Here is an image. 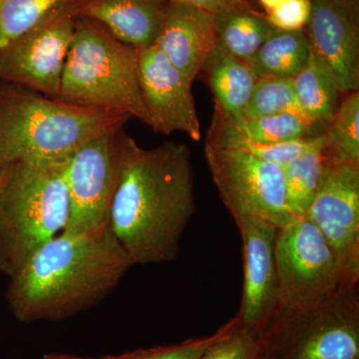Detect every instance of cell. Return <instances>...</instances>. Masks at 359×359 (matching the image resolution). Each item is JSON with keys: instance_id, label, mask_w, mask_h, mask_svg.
Returning <instances> with one entry per match:
<instances>
[{"instance_id": "1", "label": "cell", "mask_w": 359, "mask_h": 359, "mask_svg": "<svg viewBox=\"0 0 359 359\" xmlns=\"http://www.w3.org/2000/svg\"><path fill=\"white\" fill-rule=\"evenodd\" d=\"M191 150L169 141L144 149L135 143L111 207L109 226L132 266L178 259L196 214Z\"/></svg>"}, {"instance_id": "2", "label": "cell", "mask_w": 359, "mask_h": 359, "mask_svg": "<svg viewBox=\"0 0 359 359\" xmlns=\"http://www.w3.org/2000/svg\"><path fill=\"white\" fill-rule=\"evenodd\" d=\"M132 266L110 226L97 233L61 231L9 278L7 306L22 323L66 320L102 302Z\"/></svg>"}, {"instance_id": "3", "label": "cell", "mask_w": 359, "mask_h": 359, "mask_svg": "<svg viewBox=\"0 0 359 359\" xmlns=\"http://www.w3.org/2000/svg\"><path fill=\"white\" fill-rule=\"evenodd\" d=\"M129 120L0 80V167L26 161L68 160L91 139Z\"/></svg>"}, {"instance_id": "4", "label": "cell", "mask_w": 359, "mask_h": 359, "mask_svg": "<svg viewBox=\"0 0 359 359\" xmlns=\"http://www.w3.org/2000/svg\"><path fill=\"white\" fill-rule=\"evenodd\" d=\"M68 160L0 167V273L8 278L65 230L69 212Z\"/></svg>"}, {"instance_id": "5", "label": "cell", "mask_w": 359, "mask_h": 359, "mask_svg": "<svg viewBox=\"0 0 359 359\" xmlns=\"http://www.w3.org/2000/svg\"><path fill=\"white\" fill-rule=\"evenodd\" d=\"M58 99L151 127L139 81V49L89 18L76 16Z\"/></svg>"}, {"instance_id": "6", "label": "cell", "mask_w": 359, "mask_h": 359, "mask_svg": "<svg viewBox=\"0 0 359 359\" xmlns=\"http://www.w3.org/2000/svg\"><path fill=\"white\" fill-rule=\"evenodd\" d=\"M257 339L263 359H359L358 287L276 311Z\"/></svg>"}, {"instance_id": "7", "label": "cell", "mask_w": 359, "mask_h": 359, "mask_svg": "<svg viewBox=\"0 0 359 359\" xmlns=\"http://www.w3.org/2000/svg\"><path fill=\"white\" fill-rule=\"evenodd\" d=\"M135 143L124 126L117 127L71 156L66 170L69 212L63 231L97 233L109 226L113 200Z\"/></svg>"}, {"instance_id": "8", "label": "cell", "mask_w": 359, "mask_h": 359, "mask_svg": "<svg viewBox=\"0 0 359 359\" xmlns=\"http://www.w3.org/2000/svg\"><path fill=\"white\" fill-rule=\"evenodd\" d=\"M205 157L233 221L257 218L280 229L294 221L285 199L282 167L245 151L205 143Z\"/></svg>"}, {"instance_id": "9", "label": "cell", "mask_w": 359, "mask_h": 359, "mask_svg": "<svg viewBox=\"0 0 359 359\" xmlns=\"http://www.w3.org/2000/svg\"><path fill=\"white\" fill-rule=\"evenodd\" d=\"M275 261L278 311L311 306L341 290L351 289L344 285L327 240L306 216L278 229Z\"/></svg>"}, {"instance_id": "10", "label": "cell", "mask_w": 359, "mask_h": 359, "mask_svg": "<svg viewBox=\"0 0 359 359\" xmlns=\"http://www.w3.org/2000/svg\"><path fill=\"white\" fill-rule=\"evenodd\" d=\"M306 217L334 252L344 285L358 287L359 162H342L325 156Z\"/></svg>"}, {"instance_id": "11", "label": "cell", "mask_w": 359, "mask_h": 359, "mask_svg": "<svg viewBox=\"0 0 359 359\" xmlns=\"http://www.w3.org/2000/svg\"><path fill=\"white\" fill-rule=\"evenodd\" d=\"M75 21V4L63 7L1 49L0 80L58 99Z\"/></svg>"}, {"instance_id": "12", "label": "cell", "mask_w": 359, "mask_h": 359, "mask_svg": "<svg viewBox=\"0 0 359 359\" xmlns=\"http://www.w3.org/2000/svg\"><path fill=\"white\" fill-rule=\"evenodd\" d=\"M139 81L155 133L180 132L194 141L202 139L193 83L156 45L139 49Z\"/></svg>"}, {"instance_id": "13", "label": "cell", "mask_w": 359, "mask_h": 359, "mask_svg": "<svg viewBox=\"0 0 359 359\" xmlns=\"http://www.w3.org/2000/svg\"><path fill=\"white\" fill-rule=\"evenodd\" d=\"M243 242L244 282L242 302L236 314L238 325L259 337L278 309L273 224L257 218L236 222Z\"/></svg>"}, {"instance_id": "14", "label": "cell", "mask_w": 359, "mask_h": 359, "mask_svg": "<svg viewBox=\"0 0 359 359\" xmlns=\"http://www.w3.org/2000/svg\"><path fill=\"white\" fill-rule=\"evenodd\" d=\"M308 27L311 50L328 66L340 93L358 91V23L332 0H311Z\"/></svg>"}, {"instance_id": "15", "label": "cell", "mask_w": 359, "mask_h": 359, "mask_svg": "<svg viewBox=\"0 0 359 359\" xmlns=\"http://www.w3.org/2000/svg\"><path fill=\"white\" fill-rule=\"evenodd\" d=\"M154 45L193 83L217 46L215 13L189 4L168 2Z\"/></svg>"}, {"instance_id": "16", "label": "cell", "mask_w": 359, "mask_h": 359, "mask_svg": "<svg viewBox=\"0 0 359 359\" xmlns=\"http://www.w3.org/2000/svg\"><path fill=\"white\" fill-rule=\"evenodd\" d=\"M168 0H77V18L100 23L123 43L137 49L154 45Z\"/></svg>"}, {"instance_id": "17", "label": "cell", "mask_w": 359, "mask_h": 359, "mask_svg": "<svg viewBox=\"0 0 359 359\" xmlns=\"http://www.w3.org/2000/svg\"><path fill=\"white\" fill-rule=\"evenodd\" d=\"M203 70L216 102L215 115L224 119L240 117L259 79L252 65L216 46Z\"/></svg>"}, {"instance_id": "18", "label": "cell", "mask_w": 359, "mask_h": 359, "mask_svg": "<svg viewBox=\"0 0 359 359\" xmlns=\"http://www.w3.org/2000/svg\"><path fill=\"white\" fill-rule=\"evenodd\" d=\"M295 100L304 117L328 125L339 107L340 91L332 71L311 48L306 65L292 79Z\"/></svg>"}, {"instance_id": "19", "label": "cell", "mask_w": 359, "mask_h": 359, "mask_svg": "<svg viewBox=\"0 0 359 359\" xmlns=\"http://www.w3.org/2000/svg\"><path fill=\"white\" fill-rule=\"evenodd\" d=\"M215 22L217 46L249 63L276 32L266 16L255 13L248 6L231 7L215 13Z\"/></svg>"}, {"instance_id": "20", "label": "cell", "mask_w": 359, "mask_h": 359, "mask_svg": "<svg viewBox=\"0 0 359 359\" xmlns=\"http://www.w3.org/2000/svg\"><path fill=\"white\" fill-rule=\"evenodd\" d=\"M309 53L308 35L299 32L276 30L250 60L257 77L292 79L306 65Z\"/></svg>"}, {"instance_id": "21", "label": "cell", "mask_w": 359, "mask_h": 359, "mask_svg": "<svg viewBox=\"0 0 359 359\" xmlns=\"http://www.w3.org/2000/svg\"><path fill=\"white\" fill-rule=\"evenodd\" d=\"M212 125L238 135L247 140L259 143H280L295 139L314 137V123L297 113L285 112L263 117L224 119L215 115Z\"/></svg>"}, {"instance_id": "22", "label": "cell", "mask_w": 359, "mask_h": 359, "mask_svg": "<svg viewBox=\"0 0 359 359\" xmlns=\"http://www.w3.org/2000/svg\"><path fill=\"white\" fill-rule=\"evenodd\" d=\"M325 159L323 133L313 145L283 168L287 209L294 218L304 217L313 204Z\"/></svg>"}, {"instance_id": "23", "label": "cell", "mask_w": 359, "mask_h": 359, "mask_svg": "<svg viewBox=\"0 0 359 359\" xmlns=\"http://www.w3.org/2000/svg\"><path fill=\"white\" fill-rule=\"evenodd\" d=\"M325 156L342 162H359V92L344 94L323 132Z\"/></svg>"}, {"instance_id": "24", "label": "cell", "mask_w": 359, "mask_h": 359, "mask_svg": "<svg viewBox=\"0 0 359 359\" xmlns=\"http://www.w3.org/2000/svg\"><path fill=\"white\" fill-rule=\"evenodd\" d=\"M77 0H0V50Z\"/></svg>"}, {"instance_id": "25", "label": "cell", "mask_w": 359, "mask_h": 359, "mask_svg": "<svg viewBox=\"0 0 359 359\" xmlns=\"http://www.w3.org/2000/svg\"><path fill=\"white\" fill-rule=\"evenodd\" d=\"M316 137L295 139V140L280 142V143H259V142L247 140L237 134L231 133L230 131L212 124L207 143L221 146V147L245 151L259 159L268 161L283 168L295 158L301 156L302 153L306 152L313 145Z\"/></svg>"}, {"instance_id": "26", "label": "cell", "mask_w": 359, "mask_h": 359, "mask_svg": "<svg viewBox=\"0 0 359 359\" xmlns=\"http://www.w3.org/2000/svg\"><path fill=\"white\" fill-rule=\"evenodd\" d=\"M285 112L304 116L295 100L292 79L259 77L240 117H263Z\"/></svg>"}, {"instance_id": "27", "label": "cell", "mask_w": 359, "mask_h": 359, "mask_svg": "<svg viewBox=\"0 0 359 359\" xmlns=\"http://www.w3.org/2000/svg\"><path fill=\"white\" fill-rule=\"evenodd\" d=\"M200 359H263V351L259 339L241 328L235 316Z\"/></svg>"}, {"instance_id": "28", "label": "cell", "mask_w": 359, "mask_h": 359, "mask_svg": "<svg viewBox=\"0 0 359 359\" xmlns=\"http://www.w3.org/2000/svg\"><path fill=\"white\" fill-rule=\"evenodd\" d=\"M224 330V325L208 337L189 339L170 346L137 349L117 355H104L97 359H200L208 347L221 337Z\"/></svg>"}, {"instance_id": "29", "label": "cell", "mask_w": 359, "mask_h": 359, "mask_svg": "<svg viewBox=\"0 0 359 359\" xmlns=\"http://www.w3.org/2000/svg\"><path fill=\"white\" fill-rule=\"evenodd\" d=\"M311 0H285L282 4L266 13L269 25L280 32H299L311 20Z\"/></svg>"}, {"instance_id": "30", "label": "cell", "mask_w": 359, "mask_h": 359, "mask_svg": "<svg viewBox=\"0 0 359 359\" xmlns=\"http://www.w3.org/2000/svg\"><path fill=\"white\" fill-rule=\"evenodd\" d=\"M168 1L180 2V4L200 7L212 13H219L231 7L248 6V0H168Z\"/></svg>"}, {"instance_id": "31", "label": "cell", "mask_w": 359, "mask_h": 359, "mask_svg": "<svg viewBox=\"0 0 359 359\" xmlns=\"http://www.w3.org/2000/svg\"><path fill=\"white\" fill-rule=\"evenodd\" d=\"M354 21L359 23V0H332Z\"/></svg>"}, {"instance_id": "32", "label": "cell", "mask_w": 359, "mask_h": 359, "mask_svg": "<svg viewBox=\"0 0 359 359\" xmlns=\"http://www.w3.org/2000/svg\"><path fill=\"white\" fill-rule=\"evenodd\" d=\"M42 359H97L90 358H82V356L72 355V354L52 353H46L42 356Z\"/></svg>"}, {"instance_id": "33", "label": "cell", "mask_w": 359, "mask_h": 359, "mask_svg": "<svg viewBox=\"0 0 359 359\" xmlns=\"http://www.w3.org/2000/svg\"><path fill=\"white\" fill-rule=\"evenodd\" d=\"M261 6L264 7V11H266V13H269V11L275 9L276 7L282 4L285 0H259Z\"/></svg>"}]
</instances>
